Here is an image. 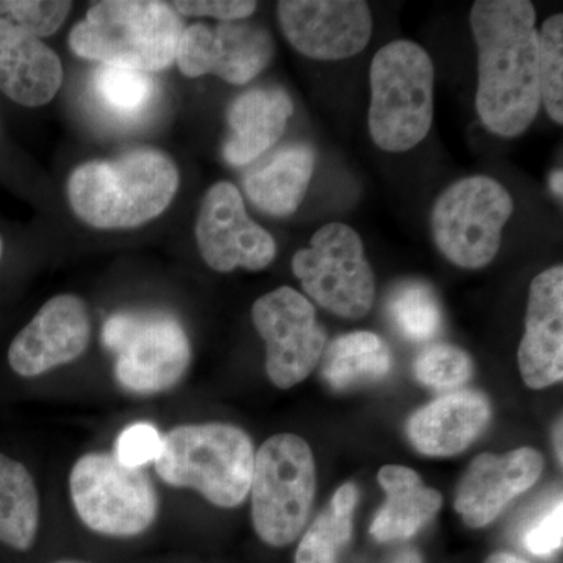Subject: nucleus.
Returning <instances> with one entry per match:
<instances>
[{"label": "nucleus", "mask_w": 563, "mask_h": 563, "mask_svg": "<svg viewBox=\"0 0 563 563\" xmlns=\"http://www.w3.org/2000/svg\"><path fill=\"white\" fill-rule=\"evenodd\" d=\"M38 487L24 463L0 453V543L32 550L40 531Z\"/></svg>", "instance_id": "24"}, {"label": "nucleus", "mask_w": 563, "mask_h": 563, "mask_svg": "<svg viewBox=\"0 0 563 563\" xmlns=\"http://www.w3.org/2000/svg\"><path fill=\"white\" fill-rule=\"evenodd\" d=\"M543 466V455L532 448L477 455L459 484L455 510L470 528H484L540 479Z\"/></svg>", "instance_id": "16"}, {"label": "nucleus", "mask_w": 563, "mask_h": 563, "mask_svg": "<svg viewBox=\"0 0 563 563\" xmlns=\"http://www.w3.org/2000/svg\"><path fill=\"white\" fill-rule=\"evenodd\" d=\"M291 268L303 291L336 317L361 320L372 310L376 279L361 235L350 225H322L310 246L292 255Z\"/></svg>", "instance_id": "10"}, {"label": "nucleus", "mask_w": 563, "mask_h": 563, "mask_svg": "<svg viewBox=\"0 0 563 563\" xmlns=\"http://www.w3.org/2000/svg\"><path fill=\"white\" fill-rule=\"evenodd\" d=\"M63 84L60 58L35 35L0 16V90L11 101L41 107Z\"/></svg>", "instance_id": "18"}, {"label": "nucleus", "mask_w": 563, "mask_h": 563, "mask_svg": "<svg viewBox=\"0 0 563 563\" xmlns=\"http://www.w3.org/2000/svg\"><path fill=\"white\" fill-rule=\"evenodd\" d=\"M52 563H87V562H80V561H69V559H65V561H57Z\"/></svg>", "instance_id": "37"}, {"label": "nucleus", "mask_w": 563, "mask_h": 563, "mask_svg": "<svg viewBox=\"0 0 563 563\" xmlns=\"http://www.w3.org/2000/svg\"><path fill=\"white\" fill-rule=\"evenodd\" d=\"M317 490L309 444L295 433H276L258 448L251 481V517L263 543L284 548L306 528Z\"/></svg>", "instance_id": "6"}, {"label": "nucleus", "mask_w": 563, "mask_h": 563, "mask_svg": "<svg viewBox=\"0 0 563 563\" xmlns=\"http://www.w3.org/2000/svg\"><path fill=\"white\" fill-rule=\"evenodd\" d=\"M274 55L272 33L250 22H196L184 29L176 62L187 77L217 76L232 85L254 80Z\"/></svg>", "instance_id": "14"}, {"label": "nucleus", "mask_w": 563, "mask_h": 563, "mask_svg": "<svg viewBox=\"0 0 563 563\" xmlns=\"http://www.w3.org/2000/svg\"><path fill=\"white\" fill-rule=\"evenodd\" d=\"M536 18L528 0H479L470 11L479 74L477 114L503 139L528 131L542 106Z\"/></svg>", "instance_id": "1"}, {"label": "nucleus", "mask_w": 563, "mask_h": 563, "mask_svg": "<svg viewBox=\"0 0 563 563\" xmlns=\"http://www.w3.org/2000/svg\"><path fill=\"white\" fill-rule=\"evenodd\" d=\"M174 7L184 16L214 18L220 22L243 21L257 10V3L247 0H180Z\"/></svg>", "instance_id": "33"}, {"label": "nucleus", "mask_w": 563, "mask_h": 563, "mask_svg": "<svg viewBox=\"0 0 563 563\" xmlns=\"http://www.w3.org/2000/svg\"><path fill=\"white\" fill-rule=\"evenodd\" d=\"M163 450V433L151 422H135L120 433L114 443V457L129 468H144L155 462Z\"/></svg>", "instance_id": "31"}, {"label": "nucleus", "mask_w": 563, "mask_h": 563, "mask_svg": "<svg viewBox=\"0 0 563 563\" xmlns=\"http://www.w3.org/2000/svg\"><path fill=\"white\" fill-rule=\"evenodd\" d=\"M563 173L562 169H558V172L553 173V176H551V190H553L555 196H559V198H562L563 192Z\"/></svg>", "instance_id": "36"}, {"label": "nucleus", "mask_w": 563, "mask_h": 563, "mask_svg": "<svg viewBox=\"0 0 563 563\" xmlns=\"http://www.w3.org/2000/svg\"><path fill=\"white\" fill-rule=\"evenodd\" d=\"M91 318L76 295L51 298L11 342L10 368L33 379L76 362L90 346Z\"/></svg>", "instance_id": "15"}, {"label": "nucleus", "mask_w": 563, "mask_h": 563, "mask_svg": "<svg viewBox=\"0 0 563 563\" xmlns=\"http://www.w3.org/2000/svg\"><path fill=\"white\" fill-rule=\"evenodd\" d=\"M431 55L409 40L391 41L374 55L369 68V135L383 151L413 150L431 132L433 121Z\"/></svg>", "instance_id": "5"}, {"label": "nucleus", "mask_w": 563, "mask_h": 563, "mask_svg": "<svg viewBox=\"0 0 563 563\" xmlns=\"http://www.w3.org/2000/svg\"><path fill=\"white\" fill-rule=\"evenodd\" d=\"M69 495L81 523L111 539H132L150 531L161 510L157 488L146 468H129L102 451L74 462Z\"/></svg>", "instance_id": "7"}, {"label": "nucleus", "mask_w": 563, "mask_h": 563, "mask_svg": "<svg viewBox=\"0 0 563 563\" xmlns=\"http://www.w3.org/2000/svg\"><path fill=\"white\" fill-rule=\"evenodd\" d=\"M377 477L380 487L387 493V499L374 517L369 529L377 542L412 539L442 509V495L433 488L424 487L421 477L413 470L387 465Z\"/></svg>", "instance_id": "21"}, {"label": "nucleus", "mask_w": 563, "mask_h": 563, "mask_svg": "<svg viewBox=\"0 0 563 563\" xmlns=\"http://www.w3.org/2000/svg\"><path fill=\"white\" fill-rule=\"evenodd\" d=\"M512 213V196L498 180L465 177L450 185L433 203V242L454 265L484 268L498 254Z\"/></svg>", "instance_id": "9"}, {"label": "nucleus", "mask_w": 563, "mask_h": 563, "mask_svg": "<svg viewBox=\"0 0 563 563\" xmlns=\"http://www.w3.org/2000/svg\"><path fill=\"white\" fill-rule=\"evenodd\" d=\"M292 111L291 98L282 88L244 91L228 110L231 135L222 147L225 161L233 166L257 161L284 135Z\"/></svg>", "instance_id": "20"}, {"label": "nucleus", "mask_w": 563, "mask_h": 563, "mask_svg": "<svg viewBox=\"0 0 563 563\" xmlns=\"http://www.w3.org/2000/svg\"><path fill=\"white\" fill-rule=\"evenodd\" d=\"M277 20L303 57L339 62L361 54L373 35V14L363 0H284Z\"/></svg>", "instance_id": "13"}, {"label": "nucleus", "mask_w": 563, "mask_h": 563, "mask_svg": "<svg viewBox=\"0 0 563 563\" xmlns=\"http://www.w3.org/2000/svg\"><path fill=\"white\" fill-rule=\"evenodd\" d=\"M562 498H559L529 523L523 536L526 550L540 558L555 553L562 547Z\"/></svg>", "instance_id": "32"}, {"label": "nucleus", "mask_w": 563, "mask_h": 563, "mask_svg": "<svg viewBox=\"0 0 563 563\" xmlns=\"http://www.w3.org/2000/svg\"><path fill=\"white\" fill-rule=\"evenodd\" d=\"M317 152L307 143L288 144L244 177L250 201L272 217H290L310 187Z\"/></svg>", "instance_id": "22"}, {"label": "nucleus", "mask_w": 563, "mask_h": 563, "mask_svg": "<svg viewBox=\"0 0 563 563\" xmlns=\"http://www.w3.org/2000/svg\"><path fill=\"white\" fill-rule=\"evenodd\" d=\"M384 563H422L421 555L413 548H402L396 551Z\"/></svg>", "instance_id": "34"}, {"label": "nucleus", "mask_w": 563, "mask_h": 563, "mask_svg": "<svg viewBox=\"0 0 563 563\" xmlns=\"http://www.w3.org/2000/svg\"><path fill=\"white\" fill-rule=\"evenodd\" d=\"M2 252H3V244H2V239H0V261H2Z\"/></svg>", "instance_id": "38"}, {"label": "nucleus", "mask_w": 563, "mask_h": 563, "mask_svg": "<svg viewBox=\"0 0 563 563\" xmlns=\"http://www.w3.org/2000/svg\"><path fill=\"white\" fill-rule=\"evenodd\" d=\"M415 374L426 387L453 390L472 379L470 355L454 344L437 343L426 346L415 361Z\"/></svg>", "instance_id": "29"}, {"label": "nucleus", "mask_w": 563, "mask_h": 563, "mask_svg": "<svg viewBox=\"0 0 563 563\" xmlns=\"http://www.w3.org/2000/svg\"><path fill=\"white\" fill-rule=\"evenodd\" d=\"M387 310L396 331L410 342H429L442 329L440 303L431 287L422 282H406L396 287L388 298Z\"/></svg>", "instance_id": "27"}, {"label": "nucleus", "mask_w": 563, "mask_h": 563, "mask_svg": "<svg viewBox=\"0 0 563 563\" xmlns=\"http://www.w3.org/2000/svg\"><path fill=\"white\" fill-rule=\"evenodd\" d=\"M254 457V444L243 429L203 422L163 433L154 465L168 487L195 490L213 506L233 509L250 496Z\"/></svg>", "instance_id": "3"}, {"label": "nucleus", "mask_w": 563, "mask_h": 563, "mask_svg": "<svg viewBox=\"0 0 563 563\" xmlns=\"http://www.w3.org/2000/svg\"><path fill=\"white\" fill-rule=\"evenodd\" d=\"M252 322L266 344V374L277 388L288 390L317 368L328 336L301 292L290 287L266 292L252 306Z\"/></svg>", "instance_id": "11"}, {"label": "nucleus", "mask_w": 563, "mask_h": 563, "mask_svg": "<svg viewBox=\"0 0 563 563\" xmlns=\"http://www.w3.org/2000/svg\"><path fill=\"white\" fill-rule=\"evenodd\" d=\"M539 35V77L542 103L551 120L563 124V14L543 22Z\"/></svg>", "instance_id": "28"}, {"label": "nucleus", "mask_w": 563, "mask_h": 563, "mask_svg": "<svg viewBox=\"0 0 563 563\" xmlns=\"http://www.w3.org/2000/svg\"><path fill=\"white\" fill-rule=\"evenodd\" d=\"M358 492L354 484H344L331 503L303 533L295 563H336L352 537L354 510Z\"/></svg>", "instance_id": "26"}, {"label": "nucleus", "mask_w": 563, "mask_h": 563, "mask_svg": "<svg viewBox=\"0 0 563 563\" xmlns=\"http://www.w3.org/2000/svg\"><path fill=\"white\" fill-rule=\"evenodd\" d=\"M196 242L203 262L218 273L262 272L277 252L272 233L252 220L242 192L229 181H218L203 196Z\"/></svg>", "instance_id": "12"}, {"label": "nucleus", "mask_w": 563, "mask_h": 563, "mask_svg": "<svg viewBox=\"0 0 563 563\" xmlns=\"http://www.w3.org/2000/svg\"><path fill=\"white\" fill-rule=\"evenodd\" d=\"M181 32L184 24L168 3L106 0L74 25L69 46L87 60L151 74L176 60Z\"/></svg>", "instance_id": "4"}, {"label": "nucleus", "mask_w": 563, "mask_h": 563, "mask_svg": "<svg viewBox=\"0 0 563 563\" xmlns=\"http://www.w3.org/2000/svg\"><path fill=\"white\" fill-rule=\"evenodd\" d=\"M88 96L103 120L120 128H132L150 117L161 88L151 74L101 65L91 74Z\"/></svg>", "instance_id": "23"}, {"label": "nucleus", "mask_w": 563, "mask_h": 563, "mask_svg": "<svg viewBox=\"0 0 563 563\" xmlns=\"http://www.w3.org/2000/svg\"><path fill=\"white\" fill-rule=\"evenodd\" d=\"M179 190V172L168 155L136 150L114 161L74 169L68 180L70 209L96 229H131L168 209Z\"/></svg>", "instance_id": "2"}, {"label": "nucleus", "mask_w": 563, "mask_h": 563, "mask_svg": "<svg viewBox=\"0 0 563 563\" xmlns=\"http://www.w3.org/2000/svg\"><path fill=\"white\" fill-rule=\"evenodd\" d=\"M102 343L114 355V379L133 395L173 390L191 365V343L184 325L163 310L111 314Z\"/></svg>", "instance_id": "8"}, {"label": "nucleus", "mask_w": 563, "mask_h": 563, "mask_svg": "<svg viewBox=\"0 0 563 563\" xmlns=\"http://www.w3.org/2000/svg\"><path fill=\"white\" fill-rule=\"evenodd\" d=\"M390 347L377 333L358 331L339 336L322 361V376L333 390L346 391L380 383L390 374Z\"/></svg>", "instance_id": "25"}, {"label": "nucleus", "mask_w": 563, "mask_h": 563, "mask_svg": "<svg viewBox=\"0 0 563 563\" xmlns=\"http://www.w3.org/2000/svg\"><path fill=\"white\" fill-rule=\"evenodd\" d=\"M490 418V402L481 393H451L418 410L407 424V435L421 454L451 457L466 450Z\"/></svg>", "instance_id": "19"}, {"label": "nucleus", "mask_w": 563, "mask_h": 563, "mask_svg": "<svg viewBox=\"0 0 563 563\" xmlns=\"http://www.w3.org/2000/svg\"><path fill=\"white\" fill-rule=\"evenodd\" d=\"M70 2H41V0H9L0 2V16L24 29L36 38L51 36L68 16Z\"/></svg>", "instance_id": "30"}, {"label": "nucleus", "mask_w": 563, "mask_h": 563, "mask_svg": "<svg viewBox=\"0 0 563 563\" xmlns=\"http://www.w3.org/2000/svg\"><path fill=\"white\" fill-rule=\"evenodd\" d=\"M518 365L533 390L561 383L563 377V268L544 269L529 288L526 332Z\"/></svg>", "instance_id": "17"}, {"label": "nucleus", "mask_w": 563, "mask_h": 563, "mask_svg": "<svg viewBox=\"0 0 563 563\" xmlns=\"http://www.w3.org/2000/svg\"><path fill=\"white\" fill-rule=\"evenodd\" d=\"M485 563H529L525 559L517 558V555L509 553H495L487 559Z\"/></svg>", "instance_id": "35"}]
</instances>
